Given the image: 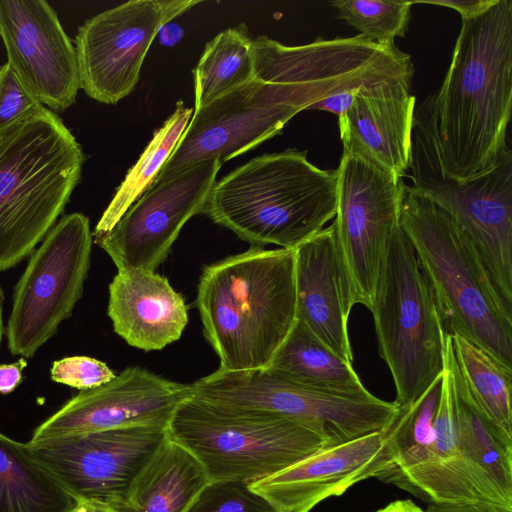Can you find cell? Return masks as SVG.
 Instances as JSON below:
<instances>
[{
  "mask_svg": "<svg viewBox=\"0 0 512 512\" xmlns=\"http://www.w3.org/2000/svg\"><path fill=\"white\" fill-rule=\"evenodd\" d=\"M512 1L496 0L462 19L444 81L434 94L435 137L441 166L458 182L497 165L510 150Z\"/></svg>",
  "mask_w": 512,
  "mask_h": 512,
  "instance_id": "1",
  "label": "cell"
},
{
  "mask_svg": "<svg viewBox=\"0 0 512 512\" xmlns=\"http://www.w3.org/2000/svg\"><path fill=\"white\" fill-rule=\"evenodd\" d=\"M196 306L219 368H266L296 322L295 250H248L204 267Z\"/></svg>",
  "mask_w": 512,
  "mask_h": 512,
  "instance_id": "2",
  "label": "cell"
},
{
  "mask_svg": "<svg viewBox=\"0 0 512 512\" xmlns=\"http://www.w3.org/2000/svg\"><path fill=\"white\" fill-rule=\"evenodd\" d=\"M337 169H321L306 151L257 156L215 181L203 213L251 246L295 250L335 217Z\"/></svg>",
  "mask_w": 512,
  "mask_h": 512,
  "instance_id": "3",
  "label": "cell"
},
{
  "mask_svg": "<svg viewBox=\"0 0 512 512\" xmlns=\"http://www.w3.org/2000/svg\"><path fill=\"white\" fill-rule=\"evenodd\" d=\"M84 162L75 136L43 105L0 133V271L30 256L57 223Z\"/></svg>",
  "mask_w": 512,
  "mask_h": 512,
  "instance_id": "4",
  "label": "cell"
},
{
  "mask_svg": "<svg viewBox=\"0 0 512 512\" xmlns=\"http://www.w3.org/2000/svg\"><path fill=\"white\" fill-rule=\"evenodd\" d=\"M400 227L414 248L444 332L473 342L512 367V312L458 224L405 184Z\"/></svg>",
  "mask_w": 512,
  "mask_h": 512,
  "instance_id": "5",
  "label": "cell"
},
{
  "mask_svg": "<svg viewBox=\"0 0 512 512\" xmlns=\"http://www.w3.org/2000/svg\"><path fill=\"white\" fill-rule=\"evenodd\" d=\"M408 170L412 188L443 209L469 239L496 293L512 311V151L492 169L458 182L441 166L434 94L415 108Z\"/></svg>",
  "mask_w": 512,
  "mask_h": 512,
  "instance_id": "6",
  "label": "cell"
},
{
  "mask_svg": "<svg viewBox=\"0 0 512 512\" xmlns=\"http://www.w3.org/2000/svg\"><path fill=\"white\" fill-rule=\"evenodd\" d=\"M168 434L197 459L209 481L251 483L324 448L317 434L296 421L194 395L176 408Z\"/></svg>",
  "mask_w": 512,
  "mask_h": 512,
  "instance_id": "7",
  "label": "cell"
},
{
  "mask_svg": "<svg viewBox=\"0 0 512 512\" xmlns=\"http://www.w3.org/2000/svg\"><path fill=\"white\" fill-rule=\"evenodd\" d=\"M370 311L379 354L393 377L394 403L406 408L442 375L446 333L414 248L400 226Z\"/></svg>",
  "mask_w": 512,
  "mask_h": 512,
  "instance_id": "8",
  "label": "cell"
},
{
  "mask_svg": "<svg viewBox=\"0 0 512 512\" xmlns=\"http://www.w3.org/2000/svg\"><path fill=\"white\" fill-rule=\"evenodd\" d=\"M194 396L237 409L296 421L317 434L324 448L387 430L399 413L394 402L348 397L301 384L266 367L214 372L191 383Z\"/></svg>",
  "mask_w": 512,
  "mask_h": 512,
  "instance_id": "9",
  "label": "cell"
},
{
  "mask_svg": "<svg viewBox=\"0 0 512 512\" xmlns=\"http://www.w3.org/2000/svg\"><path fill=\"white\" fill-rule=\"evenodd\" d=\"M343 88L348 87L269 83L254 78L193 110L184 133L151 186L197 163L217 160L222 165L254 149L281 134L296 114Z\"/></svg>",
  "mask_w": 512,
  "mask_h": 512,
  "instance_id": "10",
  "label": "cell"
},
{
  "mask_svg": "<svg viewBox=\"0 0 512 512\" xmlns=\"http://www.w3.org/2000/svg\"><path fill=\"white\" fill-rule=\"evenodd\" d=\"M93 234L87 216L66 214L30 255L14 287L5 336L10 353L31 358L72 316L91 264Z\"/></svg>",
  "mask_w": 512,
  "mask_h": 512,
  "instance_id": "11",
  "label": "cell"
},
{
  "mask_svg": "<svg viewBox=\"0 0 512 512\" xmlns=\"http://www.w3.org/2000/svg\"><path fill=\"white\" fill-rule=\"evenodd\" d=\"M337 169L332 223L353 305L373 307L394 233L400 226L405 183L390 172L343 152Z\"/></svg>",
  "mask_w": 512,
  "mask_h": 512,
  "instance_id": "12",
  "label": "cell"
},
{
  "mask_svg": "<svg viewBox=\"0 0 512 512\" xmlns=\"http://www.w3.org/2000/svg\"><path fill=\"white\" fill-rule=\"evenodd\" d=\"M169 439L168 426L138 425L27 442L35 459L78 501L116 506Z\"/></svg>",
  "mask_w": 512,
  "mask_h": 512,
  "instance_id": "13",
  "label": "cell"
},
{
  "mask_svg": "<svg viewBox=\"0 0 512 512\" xmlns=\"http://www.w3.org/2000/svg\"><path fill=\"white\" fill-rule=\"evenodd\" d=\"M199 3L131 0L86 20L75 36L80 89L104 104L128 96L160 28Z\"/></svg>",
  "mask_w": 512,
  "mask_h": 512,
  "instance_id": "14",
  "label": "cell"
},
{
  "mask_svg": "<svg viewBox=\"0 0 512 512\" xmlns=\"http://www.w3.org/2000/svg\"><path fill=\"white\" fill-rule=\"evenodd\" d=\"M221 166L217 160L200 162L151 186L95 243L118 271L156 272L185 223L203 213Z\"/></svg>",
  "mask_w": 512,
  "mask_h": 512,
  "instance_id": "15",
  "label": "cell"
},
{
  "mask_svg": "<svg viewBox=\"0 0 512 512\" xmlns=\"http://www.w3.org/2000/svg\"><path fill=\"white\" fill-rule=\"evenodd\" d=\"M0 38L7 63L43 106L61 112L74 104L80 79L75 45L44 0H0Z\"/></svg>",
  "mask_w": 512,
  "mask_h": 512,
  "instance_id": "16",
  "label": "cell"
},
{
  "mask_svg": "<svg viewBox=\"0 0 512 512\" xmlns=\"http://www.w3.org/2000/svg\"><path fill=\"white\" fill-rule=\"evenodd\" d=\"M192 396L191 384L127 367L106 384L80 391L37 426L30 441L138 425L168 426Z\"/></svg>",
  "mask_w": 512,
  "mask_h": 512,
  "instance_id": "17",
  "label": "cell"
},
{
  "mask_svg": "<svg viewBox=\"0 0 512 512\" xmlns=\"http://www.w3.org/2000/svg\"><path fill=\"white\" fill-rule=\"evenodd\" d=\"M396 465L387 430L322 448L269 477L249 483L274 512H310L323 500L353 485L380 478Z\"/></svg>",
  "mask_w": 512,
  "mask_h": 512,
  "instance_id": "18",
  "label": "cell"
},
{
  "mask_svg": "<svg viewBox=\"0 0 512 512\" xmlns=\"http://www.w3.org/2000/svg\"><path fill=\"white\" fill-rule=\"evenodd\" d=\"M411 77L367 83L338 120L343 152L403 179L408 171L416 98Z\"/></svg>",
  "mask_w": 512,
  "mask_h": 512,
  "instance_id": "19",
  "label": "cell"
},
{
  "mask_svg": "<svg viewBox=\"0 0 512 512\" xmlns=\"http://www.w3.org/2000/svg\"><path fill=\"white\" fill-rule=\"evenodd\" d=\"M379 479L429 503L468 501L512 507V497L507 496L492 478L473 464L459 446L452 378L445 363L434 439L425 457L408 469L388 473Z\"/></svg>",
  "mask_w": 512,
  "mask_h": 512,
  "instance_id": "20",
  "label": "cell"
},
{
  "mask_svg": "<svg viewBox=\"0 0 512 512\" xmlns=\"http://www.w3.org/2000/svg\"><path fill=\"white\" fill-rule=\"evenodd\" d=\"M296 318L353 363L348 336L352 307L332 224L295 249Z\"/></svg>",
  "mask_w": 512,
  "mask_h": 512,
  "instance_id": "21",
  "label": "cell"
},
{
  "mask_svg": "<svg viewBox=\"0 0 512 512\" xmlns=\"http://www.w3.org/2000/svg\"><path fill=\"white\" fill-rule=\"evenodd\" d=\"M108 290L113 330L128 345L150 352L181 338L188 307L166 277L153 271H118Z\"/></svg>",
  "mask_w": 512,
  "mask_h": 512,
  "instance_id": "22",
  "label": "cell"
},
{
  "mask_svg": "<svg viewBox=\"0 0 512 512\" xmlns=\"http://www.w3.org/2000/svg\"><path fill=\"white\" fill-rule=\"evenodd\" d=\"M205 470L170 438L133 481L114 512H185L208 483Z\"/></svg>",
  "mask_w": 512,
  "mask_h": 512,
  "instance_id": "23",
  "label": "cell"
},
{
  "mask_svg": "<svg viewBox=\"0 0 512 512\" xmlns=\"http://www.w3.org/2000/svg\"><path fill=\"white\" fill-rule=\"evenodd\" d=\"M444 363L452 378L454 418L461 450L512 497V436L485 413L471 394L457 367L449 334H445Z\"/></svg>",
  "mask_w": 512,
  "mask_h": 512,
  "instance_id": "24",
  "label": "cell"
},
{
  "mask_svg": "<svg viewBox=\"0 0 512 512\" xmlns=\"http://www.w3.org/2000/svg\"><path fill=\"white\" fill-rule=\"evenodd\" d=\"M268 367L296 382L328 392L361 399L375 397L364 387L352 363L298 319Z\"/></svg>",
  "mask_w": 512,
  "mask_h": 512,
  "instance_id": "25",
  "label": "cell"
},
{
  "mask_svg": "<svg viewBox=\"0 0 512 512\" xmlns=\"http://www.w3.org/2000/svg\"><path fill=\"white\" fill-rule=\"evenodd\" d=\"M77 504L27 443L0 432V512H72Z\"/></svg>",
  "mask_w": 512,
  "mask_h": 512,
  "instance_id": "26",
  "label": "cell"
},
{
  "mask_svg": "<svg viewBox=\"0 0 512 512\" xmlns=\"http://www.w3.org/2000/svg\"><path fill=\"white\" fill-rule=\"evenodd\" d=\"M255 78L252 38L245 24L228 28L210 40L193 69L197 110Z\"/></svg>",
  "mask_w": 512,
  "mask_h": 512,
  "instance_id": "27",
  "label": "cell"
},
{
  "mask_svg": "<svg viewBox=\"0 0 512 512\" xmlns=\"http://www.w3.org/2000/svg\"><path fill=\"white\" fill-rule=\"evenodd\" d=\"M192 115V108L185 107L181 100L177 102L174 112L154 131L151 141L117 188L92 232L94 238L109 232L128 208L151 186L176 147Z\"/></svg>",
  "mask_w": 512,
  "mask_h": 512,
  "instance_id": "28",
  "label": "cell"
},
{
  "mask_svg": "<svg viewBox=\"0 0 512 512\" xmlns=\"http://www.w3.org/2000/svg\"><path fill=\"white\" fill-rule=\"evenodd\" d=\"M450 337L457 367L471 394L485 413L512 436V367L461 336Z\"/></svg>",
  "mask_w": 512,
  "mask_h": 512,
  "instance_id": "29",
  "label": "cell"
},
{
  "mask_svg": "<svg viewBox=\"0 0 512 512\" xmlns=\"http://www.w3.org/2000/svg\"><path fill=\"white\" fill-rule=\"evenodd\" d=\"M442 388L443 373L415 402L399 409L387 429L388 440L396 456V465L388 473L408 469L425 457L434 439Z\"/></svg>",
  "mask_w": 512,
  "mask_h": 512,
  "instance_id": "30",
  "label": "cell"
},
{
  "mask_svg": "<svg viewBox=\"0 0 512 512\" xmlns=\"http://www.w3.org/2000/svg\"><path fill=\"white\" fill-rule=\"evenodd\" d=\"M338 17L381 46L404 37L411 19L412 1L335 0Z\"/></svg>",
  "mask_w": 512,
  "mask_h": 512,
  "instance_id": "31",
  "label": "cell"
},
{
  "mask_svg": "<svg viewBox=\"0 0 512 512\" xmlns=\"http://www.w3.org/2000/svg\"><path fill=\"white\" fill-rule=\"evenodd\" d=\"M185 512H274L244 481H208Z\"/></svg>",
  "mask_w": 512,
  "mask_h": 512,
  "instance_id": "32",
  "label": "cell"
},
{
  "mask_svg": "<svg viewBox=\"0 0 512 512\" xmlns=\"http://www.w3.org/2000/svg\"><path fill=\"white\" fill-rule=\"evenodd\" d=\"M50 375L54 382L80 391L99 387L116 376L105 362L89 356H69L56 360L52 363Z\"/></svg>",
  "mask_w": 512,
  "mask_h": 512,
  "instance_id": "33",
  "label": "cell"
},
{
  "mask_svg": "<svg viewBox=\"0 0 512 512\" xmlns=\"http://www.w3.org/2000/svg\"><path fill=\"white\" fill-rule=\"evenodd\" d=\"M40 105L9 64H0V133L35 111Z\"/></svg>",
  "mask_w": 512,
  "mask_h": 512,
  "instance_id": "34",
  "label": "cell"
},
{
  "mask_svg": "<svg viewBox=\"0 0 512 512\" xmlns=\"http://www.w3.org/2000/svg\"><path fill=\"white\" fill-rule=\"evenodd\" d=\"M361 86L348 87L334 91L325 98L312 104L308 110L316 109L330 112L337 115L338 120H341L351 107Z\"/></svg>",
  "mask_w": 512,
  "mask_h": 512,
  "instance_id": "35",
  "label": "cell"
},
{
  "mask_svg": "<svg viewBox=\"0 0 512 512\" xmlns=\"http://www.w3.org/2000/svg\"><path fill=\"white\" fill-rule=\"evenodd\" d=\"M423 512H512V507L487 502H437L430 503Z\"/></svg>",
  "mask_w": 512,
  "mask_h": 512,
  "instance_id": "36",
  "label": "cell"
},
{
  "mask_svg": "<svg viewBox=\"0 0 512 512\" xmlns=\"http://www.w3.org/2000/svg\"><path fill=\"white\" fill-rule=\"evenodd\" d=\"M495 1L496 0H422L412 2L413 4L421 3L447 7L459 12L461 19H470L485 12Z\"/></svg>",
  "mask_w": 512,
  "mask_h": 512,
  "instance_id": "37",
  "label": "cell"
},
{
  "mask_svg": "<svg viewBox=\"0 0 512 512\" xmlns=\"http://www.w3.org/2000/svg\"><path fill=\"white\" fill-rule=\"evenodd\" d=\"M26 366L27 360L24 357L10 364H0V394H10L19 386Z\"/></svg>",
  "mask_w": 512,
  "mask_h": 512,
  "instance_id": "38",
  "label": "cell"
},
{
  "mask_svg": "<svg viewBox=\"0 0 512 512\" xmlns=\"http://www.w3.org/2000/svg\"><path fill=\"white\" fill-rule=\"evenodd\" d=\"M157 36L162 45L171 47L183 37V29L176 23L169 22L160 28Z\"/></svg>",
  "mask_w": 512,
  "mask_h": 512,
  "instance_id": "39",
  "label": "cell"
},
{
  "mask_svg": "<svg viewBox=\"0 0 512 512\" xmlns=\"http://www.w3.org/2000/svg\"><path fill=\"white\" fill-rule=\"evenodd\" d=\"M375 512H423L412 500H396Z\"/></svg>",
  "mask_w": 512,
  "mask_h": 512,
  "instance_id": "40",
  "label": "cell"
},
{
  "mask_svg": "<svg viewBox=\"0 0 512 512\" xmlns=\"http://www.w3.org/2000/svg\"><path fill=\"white\" fill-rule=\"evenodd\" d=\"M72 512H114L112 507L107 504L89 501H78L77 506Z\"/></svg>",
  "mask_w": 512,
  "mask_h": 512,
  "instance_id": "41",
  "label": "cell"
},
{
  "mask_svg": "<svg viewBox=\"0 0 512 512\" xmlns=\"http://www.w3.org/2000/svg\"><path fill=\"white\" fill-rule=\"evenodd\" d=\"M4 301H5V295L4 291L0 285V346L3 340V337L5 335V326H4V320H3V310H4Z\"/></svg>",
  "mask_w": 512,
  "mask_h": 512,
  "instance_id": "42",
  "label": "cell"
}]
</instances>
